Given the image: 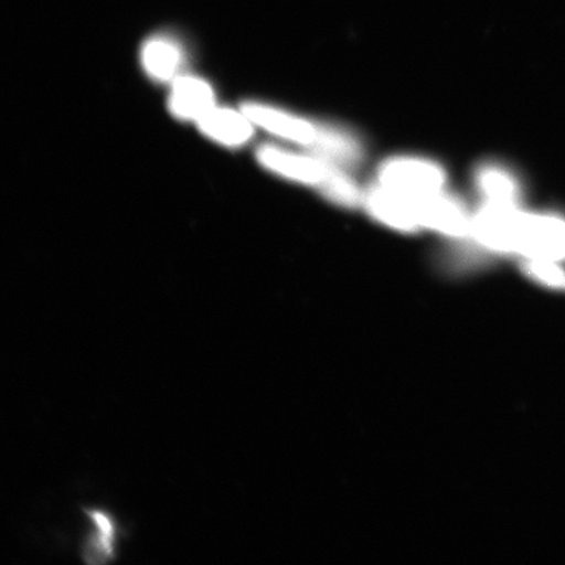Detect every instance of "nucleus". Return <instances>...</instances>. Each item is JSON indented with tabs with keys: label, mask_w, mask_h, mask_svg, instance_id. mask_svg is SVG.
Here are the masks:
<instances>
[{
	"label": "nucleus",
	"mask_w": 565,
	"mask_h": 565,
	"mask_svg": "<svg viewBox=\"0 0 565 565\" xmlns=\"http://www.w3.org/2000/svg\"><path fill=\"white\" fill-rule=\"evenodd\" d=\"M512 253L530 259H565V221L520 211L513 227Z\"/></svg>",
	"instance_id": "f257e3e1"
},
{
	"label": "nucleus",
	"mask_w": 565,
	"mask_h": 565,
	"mask_svg": "<svg viewBox=\"0 0 565 565\" xmlns=\"http://www.w3.org/2000/svg\"><path fill=\"white\" fill-rule=\"evenodd\" d=\"M380 185L409 195L440 192L445 183L443 169L433 161L397 158L385 162L379 173Z\"/></svg>",
	"instance_id": "f03ea898"
},
{
	"label": "nucleus",
	"mask_w": 565,
	"mask_h": 565,
	"mask_svg": "<svg viewBox=\"0 0 565 565\" xmlns=\"http://www.w3.org/2000/svg\"><path fill=\"white\" fill-rule=\"evenodd\" d=\"M419 227L441 232L451 237L470 235L472 216L458 198L440 192L416 195Z\"/></svg>",
	"instance_id": "7ed1b4c3"
},
{
	"label": "nucleus",
	"mask_w": 565,
	"mask_h": 565,
	"mask_svg": "<svg viewBox=\"0 0 565 565\" xmlns=\"http://www.w3.org/2000/svg\"><path fill=\"white\" fill-rule=\"evenodd\" d=\"M87 534L81 546L83 562L103 565L115 562L118 555L119 529L116 515L104 508H86Z\"/></svg>",
	"instance_id": "20e7f679"
},
{
	"label": "nucleus",
	"mask_w": 565,
	"mask_h": 565,
	"mask_svg": "<svg viewBox=\"0 0 565 565\" xmlns=\"http://www.w3.org/2000/svg\"><path fill=\"white\" fill-rule=\"evenodd\" d=\"M257 158L260 164L271 172L308 185L321 186L333 167L320 158L303 157L271 146L260 147Z\"/></svg>",
	"instance_id": "39448f33"
},
{
	"label": "nucleus",
	"mask_w": 565,
	"mask_h": 565,
	"mask_svg": "<svg viewBox=\"0 0 565 565\" xmlns=\"http://www.w3.org/2000/svg\"><path fill=\"white\" fill-rule=\"evenodd\" d=\"M364 202L370 214L387 227L405 232L420 228L416 216V195L380 185L365 194Z\"/></svg>",
	"instance_id": "423d86ee"
},
{
	"label": "nucleus",
	"mask_w": 565,
	"mask_h": 565,
	"mask_svg": "<svg viewBox=\"0 0 565 565\" xmlns=\"http://www.w3.org/2000/svg\"><path fill=\"white\" fill-rule=\"evenodd\" d=\"M243 113L253 125H258L273 136L294 141V143L312 146L317 136V126L270 106L245 104Z\"/></svg>",
	"instance_id": "0eeeda50"
},
{
	"label": "nucleus",
	"mask_w": 565,
	"mask_h": 565,
	"mask_svg": "<svg viewBox=\"0 0 565 565\" xmlns=\"http://www.w3.org/2000/svg\"><path fill=\"white\" fill-rule=\"evenodd\" d=\"M215 106V95L209 83L194 76H179L173 81L169 108L181 119H198Z\"/></svg>",
	"instance_id": "6e6552de"
},
{
	"label": "nucleus",
	"mask_w": 565,
	"mask_h": 565,
	"mask_svg": "<svg viewBox=\"0 0 565 565\" xmlns=\"http://www.w3.org/2000/svg\"><path fill=\"white\" fill-rule=\"evenodd\" d=\"M196 122L204 136L231 147L245 145L253 134V124L244 113L218 109L216 106Z\"/></svg>",
	"instance_id": "1a4fd4ad"
},
{
	"label": "nucleus",
	"mask_w": 565,
	"mask_h": 565,
	"mask_svg": "<svg viewBox=\"0 0 565 565\" xmlns=\"http://www.w3.org/2000/svg\"><path fill=\"white\" fill-rule=\"evenodd\" d=\"M146 73L159 82H173L179 77L183 54L181 47L166 35H154L140 52Z\"/></svg>",
	"instance_id": "9d476101"
},
{
	"label": "nucleus",
	"mask_w": 565,
	"mask_h": 565,
	"mask_svg": "<svg viewBox=\"0 0 565 565\" xmlns=\"http://www.w3.org/2000/svg\"><path fill=\"white\" fill-rule=\"evenodd\" d=\"M312 147L318 158L334 167L353 164L362 157L356 138L337 126H317Z\"/></svg>",
	"instance_id": "9b49d317"
},
{
	"label": "nucleus",
	"mask_w": 565,
	"mask_h": 565,
	"mask_svg": "<svg viewBox=\"0 0 565 565\" xmlns=\"http://www.w3.org/2000/svg\"><path fill=\"white\" fill-rule=\"evenodd\" d=\"M477 185L486 202L519 206L521 201L519 182L504 168L497 166L480 168Z\"/></svg>",
	"instance_id": "f8f14e48"
},
{
	"label": "nucleus",
	"mask_w": 565,
	"mask_h": 565,
	"mask_svg": "<svg viewBox=\"0 0 565 565\" xmlns=\"http://www.w3.org/2000/svg\"><path fill=\"white\" fill-rule=\"evenodd\" d=\"M321 188L323 194L327 195L329 200L344 207H355L364 200L356 182L350 179L349 175H345L341 171V168L334 166L331 167V171L327 180L321 183Z\"/></svg>",
	"instance_id": "ddd939ff"
},
{
	"label": "nucleus",
	"mask_w": 565,
	"mask_h": 565,
	"mask_svg": "<svg viewBox=\"0 0 565 565\" xmlns=\"http://www.w3.org/2000/svg\"><path fill=\"white\" fill-rule=\"evenodd\" d=\"M522 271L527 278L540 282L543 287L565 289V271L554 260L526 258Z\"/></svg>",
	"instance_id": "4468645a"
}]
</instances>
